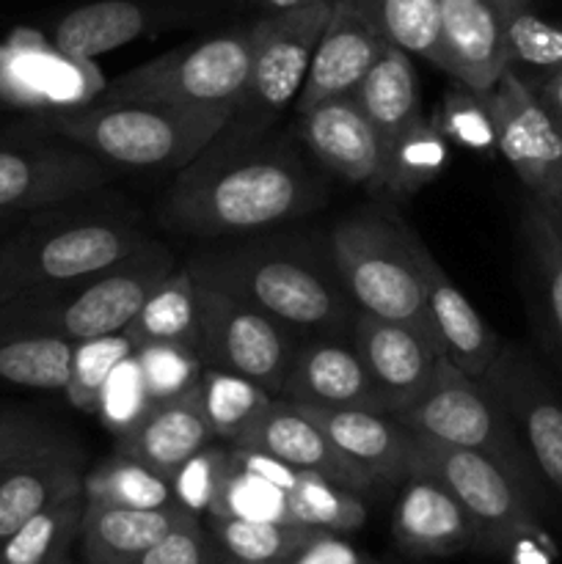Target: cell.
<instances>
[{
	"label": "cell",
	"instance_id": "cell-45",
	"mask_svg": "<svg viewBox=\"0 0 562 564\" xmlns=\"http://www.w3.org/2000/svg\"><path fill=\"white\" fill-rule=\"evenodd\" d=\"M218 560L220 551L213 534L198 523V518H191L130 564H215Z\"/></svg>",
	"mask_w": 562,
	"mask_h": 564
},
{
	"label": "cell",
	"instance_id": "cell-9",
	"mask_svg": "<svg viewBox=\"0 0 562 564\" xmlns=\"http://www.w3.org/2000/svg\"><path fill=\"white\" fill-rule=\"evenodd\" d=\"M439 479L472 518L479 549L507 551L540 529V505L490 457L411 433V468Z\"/></svg>",
	"mask_w": 562,
	"mask_h": 564
},
{
	"label": "cell",
	"instance_id": "cell-39",
	"mask_svg": "<svg viewBox=\"0 0 562 564\" xmlns=\"http://www.w3.org/2000/svg\"><path fill=\"white\" fill-rule=\"evenodd\" d=\"M209 518H246V521H287V490L259 474L237 466L229 455V474L224 479ZM290 523V521H287Z\"/></svg>",
	"mask_w": 562,
	"mask_h": 564
},
{
	"label": "cell",
	"instance_id": "cell-37",
	"mask_svg": "<svg viewBox=\"0 0 562 564\" xmlns=\"http://www.w3.org/2000/svg\"><path fill=\"white\" fill-rule=\"evenodd\" d=\"M136 352L130 336L121 334L99 336V339L77 341L72 356L69 383H66V400L72 408L83 413H97L102 402L105 386L114 378L116 369Z\"/></svg>",
	"mask_w": 562,
	"mask_h": 564
},
{
	"label": "cell",
	"instance_id": "cell-54",
	"mask_svg": "<svg viewBox=\"0 0 562 564\" xmlns=\"http://www.w3.org/2000/svg\"><path fill=\"white\" fill-rule=\"evenodd\" d=\"M3 220H6V213H0V224H3Z\"/></svg>",
	"mask_w": 562,
	"mask_h": 564
},
{
	"label": "cell",
	"instance_id": "cell-21",
	"mask_svg": "<svg viewBox=\"0 0 562 564\" xmlns=\"http://www.w3.org/2000/svg\"><path fill=\"white\" fill-rule=\"evenodd\" d=\"M281 400L317 408H367L389 413L356 347L317 341L295 350Z\"/></svg>",
	"mask_w": 562,
	"mask_h": 564
},
{
	"label": "cell",
	"instance_id": "cell-38",
	"mask_svg": "<svg viewBox=\"0 0 562 564\" xmlns=\"http://www.w3.org/2000/svg\"><path fill=\"white\" fill-rule=\"evenodd\" d=\"M523 237L543 284L551 334L562 352V224L538 202H532L523 213Z\"/></svg>",
	"mask_w": 562,
	"mask_h": 564
},
{
	"label": "cell",
	"instance_id": "cell-50",
	"mask_svg": "<svg viewBox=\"0 0 562 564\" xmlns=\"http://www.w3.org/2000/svg\"><path fill=\"white\" fill-rule=\"evenodd\" d=\"M273 11H287V9H295V6L309 3V0H264Z\"/></svg>",
	"mask_w": 562,
	"mask_h": 564
},
{
	"label": "cell",
	"instance_id": "cell-44",
	"mask_svg": "<svg viewBox=\"0 0 562 564\" xmlns=\"http://www.w3.org/2000/svg\"><path fill=\"white\" fill-rule=\"evenodd\" d=\"M149 405H152V400H149L147 386H143L136 352H132V356L116 369L114 378L108 380V386H105V394L97 413L121 438L127 430L136 427V424L141 422V416L149 411Z\"/></svg>",
	"mask_w": 562,
	"mask_h": 564
},
{
	"label": "cell",
	"instance_id": "cell-51",
	"mask_svg": "<svg viewBox=\"0 0 562 564\" xmlns=\"http://www.w3.org/2000/svg\"><path fill=\"white\" fill-rule=\"evenodd\" d=\"M494 3L499 11H510V9H529L532 0H494Z\"/></svg>",
	"mask_w": 562,
	"mask_h": 564
},
{
	"label": "cell",
	"instance_id": "cell-6",
	"mask_svg": "<svg viewBox=\"0 0 562 564\" xmlns=\"http://www.w3.org/2000/svg\"><path fill=\"white\" fill-rule=\"evenodd\" d=\"M147 246L127 220H64L0 242V306L83 284Z\"/></svg>",
	"mask_w": 562,
	"mask_h": 564
},
{
	"label": "cell",
	"instance_id": "cell-35",
	"mask_svg": "<svg viewBox=\"0 0 562 564\" xmlns=\"http://www.w3.org/2000/svg\"><path fill=\"white\" fill-rule=\"evenodd\" d=\"M287 521L298 527H312L320 532L347 534L367 521V507L358 494L320 477L301 471L295 485L287 490Z\"/></svg>",
	"mask_w": 562,
	"mask_h": 564
},
{
	"label": "cell",
	"instance_id": "cell-32",
	"mask_svg": "<svg viewBox=\"0 0 562 564\" xmlns=\"http://www.w3.org/2000/svg\"><path fill=\"white\" fill-rule=\"evenodd\" d=\"M209 534L224 556L240 564H295L320 529L287 521L209 518Z\"/></svg>",
	"mask_w": 562,
	"mask_h": 564
},
{
	"label": "cell",
	"instance_id": "cell-8",
	"mask_svg": "<svg viewBox=\"0 0 562 564\" xmlns=\"http://www.w3.org/2000/svg\"><path fill=\"white\" fill-rule=\"evenodd\" d=\"M187 270L292 328H334L347 314L339 292L312 264L287 253H215Z\"/></svg>",
	"mask_w": 562,
	"mask_h": 564
},
{
	"label": "cell",
	"instance_id": "cell-3",
	"mask_svg": "<svg viewBox=\"0 0 562 564\" xmlns=\"http://www.w3.org/2000/svg\"><path fill=\"white\" fill-rule=\"evenodd\" d=\"M174 270L171 253L147 242L130 259L83 284L3 303L0 336L47 334L77 345L121 334Z\"/></svg>",
	"mask_w": 562,
	"mask_h": 564
},
{
	"label": "cell",
	"instance_id": "cell-1",
	"mask_svg": "<svg viewBox=\"0 0 562 564\" xmlns=\"http://www.w3.org/2000/svg\"><path fill=\"white\" fill-rule=\"evenodd\" d=\"M231 108L160 102H88L39 119L44 132L77 143L110 169L180 171L193 165L231 121Z\"/></svg>",
	"mask_w": 562,
	"mask_h": 564
},
{
	"label": "cell",
	"instance_id": "cell-34",
	"mask_svg": "<svg viewBox=\"0 0 562 564\" xmlns=\"http://www.w3.org/2000/svg\"><path fill=\"white\" fill-rule=\"evenodd\" d=\"M75 341L47 334L0 336V380L36 391H66Z\"/></svg>",
	"mask_w": 562,
	"mask_h": 564
},
{
	"label": "cell",
	"instance_id": "cell-41",
	"mask_svg": "<svg viewBox=\"0 0 562 564\" xmlns=\"http://www.w3.org/2000/svg\"><path fill=\"white\" fill-rule=\"evenodd\" d=\"M507 61L556 69L562 66V25L534 14L532 9L501 11Z\"/></svg>",
	"mask_w": 562,
	"mask_h": 564
},
{
	"label": "cell",
	"instance_id": "cell-12",
	"mask_svg": "<svg viewBox=\"0 0 562 564\" xmlns=\"http://www.w3.org/2000/svg\"><path fill=\"white\" fill-rule=\"evenodd\" d=\"M334 11V0H309L273 11L251 25V77L231 119L248 116L251 124L284 110L301 94L314 47ZM248 124V127H251Z\"/></svg>",
	"mask_w": 562,
	"mask_h": 564
},
{
	"label": "cell",
	"instance_id": "cell-33",
	"mask_svg": "<svg viewBox=\"0 0 562 564\" xmlns=\"http://www.w3.org/2000/svg\"><path fill=\"white\" fill-rule=\"evenodd\" d=\"M86 496L75 494L22 523L0 543V564H58L80 540Z\"/></svg>",
	"mask_w": 562,
	"mask_h": 564
},
{
	"label": "cell",
	"instance_id": "cell-7",
	"mask_svg": "<svg viewBox=\"0 0 562 564\" xmlns=\"http://www.w3.org/2000/svg\"><path fill=\"white\" fill-rule=\"evenodd\" d=\"M251 77V28L160 55L102 88L94 102H160L237 110Z\"/></svg>",
	"mask_w": 562,
	"mask_h": 564
},
{
	"label": "cell",
	"instance_id": "cell-42",
	"mask_svg": "<svg viewBox=\"0 0 562 564\" xmlns=\"http://www.w3.org/2000/svg\"><path fill=\"white\" fill-rule=\"evenodd\" d=\"M229 474V446H204L187 463L176 468L174 479V496L176 505L185 507L193 516L213 510L215 499H218L224 479Z\"/></svg>",
	"mask_w": 562,
	"mask_h": 564
},
{
	"label": "cell",
	"instance_id": "cell-31",
	"mask_svg": "<svg viewBox=\"0 0 562 564\" xmlns=\"http://www.w3.org/2000/svg\"><path fill=\"white\" fill-rule=\"evenodd\" d=\"M196 394L213 435L229 446L240 444L275 400L253 380L215 367H204L196 383Z\"/></svg>",
	"mask_w": 562,
	"mask_h": 564
},
{
	"label": "cell",
	"instance_id": "cell-36",
	"mask_svg": "<svg viewBox=\"0 0 562 564\" xmlns=\"http://www.w3.org/2000/svg\"><path fill=\"white\" fill-rule=\"evenodd\" d=\"M369 9L386 42L444 69L441 0H369Z\"/></svg>",
	"mask_w": 562,
	"mask_h": 564
},
{
	"label": "cell",
	"instance_id": "cell-29",
	"mask_svg": "<svg viewBox=\"0 0 562 564\" xmlns=\"http://www.w3.org/2000/svg\"><path fill=\"white\" fill-rule=\"evenodd\" d=\"M132 345H182L198 350L202 314H198V281L187 268L174 270L149 295L141 312L125 328Z\"/></svg>",
	"mask_w": 562,
	"mask_h": 564
},
{
	"label": "cell",
	"instance_id": "cell-26",
	"mask_svg": "<svg viewBox=\"0 0 562 564\" xmlns=\"http://www.w3.org/2000/svg\"><path fill=\"white\" fill-rule=\"evenodd\" d=\"M353 99L378 132L386 154V174H389V160L395 149L422 121L419 77L411 55L395 44H386L372 69L356 86Z\"/></svg>",
	"mask_w": 562,
	"mask_h": 564
},
{
	"label": "cell",
	"instance_id": "cell-10",
	"mask_svg": "<svg viewBox=\"0 0 562 564\" xmlns=\"http://www.w3.org/2000/svg\"><path fill=\"white\" fill-rule=\"evenodd\" d=\"M196 281L202 314L198 356L204 367L242 375L273 397L281 394L295 350L279 319L220 286Z\"/></svg>",
	"mask_w": 562,
	"mask_h": 564
},
{
	"label": "cell",
	"instance_id": "cell-5",
	"mask_svg": "<svg viewBox=\"0 0 562 564\" xmlns=\"http://www.w3.org/2000/svg\"><path fill=\"white\" fill-rule=\"evenodd\" d=\"M402 427L422 438L463 446L499 463L540 507L545 505L549 488L540 479L532 457L523 449L510 416L496 400L494 391L477 378L463 375L446 356L439 358L435 383L411 408L391 413Z\"/></svg>",
	"mask_w": 562,
	"mask_h": 564
},
{
	"label": "cell",
	"instance_id": "cell-20",
	"mask_svg": "<svg viewBox=\"0 0 562 564\" xmlns=\"http://www.w3.org/2000/svg\"><path fill=\"white\" fill-rule=\"evenodd\" d=\"M444 72L483 97L510 69L501 11L494 0H441Z\"/></svg>",
	"mask_w": 562,
	"mask_h": 564
},
{
	"label": "cell",
	"instance_id": "cell-40",
	"mask_svg": "<svg viewBox=\"0 0 562 564\" xmlns=\"http://www.w3.org/2000/svg\"><path fill=\"white\" fill-rule=\"evenodd\" d=\"M136 358L152 405L154 402L174 400V397L196 389L198 378L204 372V361L198 350L182 345L138 347Z\"/></svg>",
	"mask_w": 562,
	"mask_h": 564
},
{
	"label": "cell",
	"instance_id": "cell-24",
	"mask_svg": "<svg viewBox=\"0 0 562 564\" xmlns=\"http://www.w3.org/2000/svg\"><path fill=\"white\" fill-rule=\"evenodd\" d=\"M419 264L424 275L428 317L441 352L468 378H483L501 350V341L488 328L468 297L450 281L441 264L419 246Z\"/></svg>",
	"mask_w": 562,
	"mask_h": 564
},
{
	"label": "cell",
	"instance_id": "cell-15",
	"mask_svg": "<svg viewBox=\"0 0 562 564\" xmlns=\"http://www.w3.org/2000/svg\"><path fill=\"white\" fill-rule=\"evenodd\" d=\"M353 347L378 386L389 413L406 411L428 394L435 383L439 358L444 356L428 330L367 312H358Z\"/></svg>",
	"mask_w": 562,
	"mask_h": 564
},
{
	"label": "cell",
	"instance_id": "cell-46",
	"mask_svg": "<svg viewBox=\"0 0 562 564\" xmlns=\"http://www.w3.org/2000/svg\"><path fill=\"white\" fill-rule=\"evenodd\" d=\"M61 441H64L61 435H55L44 424L33 422V419L11 411H0V463L47 449V446L61 444Z\"/></svg>",
	"mask_w": 562,
	"mask_h": 564
},
{
	"label": "cell",
	"instance_id": "cell-14",
	"mask_svg": "<svg viewBox=\"0 0 562 564\" xmlns=\"http://www.w3.org/2000/svg\"><path fill=\"white\" fill-rule=\"evenodd\" d=\"M110 165L77 143H0V213L53 207L110 182Z\"/></svg>",
	"mask_w": 562,
	"mask_h": 564
},
{
	"label": "cell",
	"instance_id": "cell-4",
	"mask_svg": "<svg viewBox=\"0 0 562 564\" xmlns=\"http://www.w3.org/2000/svg\"><path fill=\"white\" fill-rule=\"evenodd\" d=\"M331 259L358 312L430 328L419 242L378 213L345 218L331 231Z\"/></svg>",
	"mask_w": 562,
	"mask_h": 564
},
{
	"label": "cell",
	"instance_id": "cell-56",
	"mask_svg": "<svg viewBox=\"0 0 562 564\" xmlns=\"http://www.w3.org/2000/svg\"><path fill=\"white\" fill-rule=\"evenodd\" d=\"M560 224H562V215H560Z\"/></svg>",
	"mask_w": 562,
	"mask_h": 564
},
{
	"label": "cell",
	"instance_id": "cell-11",
	"mask_svg": "<svg viewBox=\"0 0 562 564\" xmlns=\"http://www.w3.org/2000/svg\"><path fill=\"white\" fill-rule=\"evenodd\" d=\"M485 102L494 141L518 180L529 187L532 202L560 220L562 215V130L534 88L510 69L499 77Z\"/></svg>",
	"mask_w": 562,
	"mask_h": 564
},
{
	"label": "cell",
	"instance_id": "cell-19",
	"mask_svg": "<svg viewBox=\"0 0 562 564\" xmlns=\"http://www.w3.org/2000/svg\"><path fill=\"white\" fill-rule=\"evenodd\" d=\"M301 135L309 152L342 180L369 187L386 185L383 147L353 94L301 110Z\"/></svg>",
	"mask_w": 562,
	"mask_h": 564
},
{
	"label": "cell",
	"instance_id": "cell-18",
	"mask_svg": "<svg viewBox=\"0 0 562 564\" xmlns=\"http://www.w3.org/2000/svg\"><path fill=\"white\" fill-rule=\"evenodd\" d=\"M391 532L395 543L417 560H446L479 549L477 529L461 501L439 479L419 471L402 479Z\"/></svg>",
	"mask_w": 562,
	"mask_h": 564
},
{
	"label": "cell",
	"instance_id": "cell-30",
	"mask_svg": "<svg viewBox=\"0 0 562 564\" xmlns=\"http://www.w3.org/2000/svg\"><path fill=\"white\" fill-rule=\"evenodd\" d=\"M83 496L88 505L163 510L174 507V479L136 457L116 449L108 460L83 474Z\"/></svg>",
	"mask_w": 562,
	"mask_h": 564
},
{
	"label": "cell",
	"instance_id": "cell-53",
	"mask_svg": "<svg viewBox=\"0 0 562 564\" xmlns=\"http://www.w3.org/2000/svg\"><path fill=\"white\" fill-rule=\"evenodd\" d=\"M58 564H75V562H72V560H69V556H66V560H64V562H58Z\"/></svg>",
	"mask_w": 562,
	"mask_h": 564
},
{
	"label": "cell",
	"instance_id": "cell-17",
	"mask_svg": "<svg viewBox=\"0 0 562 564\" xmlns=\"http://www.w3.org/2000/svg\"><path fill=\"white\" fill-rule=\"evenodd\" d=\"M237 446L257 449L273 460L287 463L295 471L320 474L353 494L372 488V477L353 463L295 402L273 400L270 411L251 427Z\"/></svg>",
	"mask_w": 562,
	"mask_h": 564
},
{
	"label": "cell",
	"instance_id": "cell-28",
	"mask_svg": "<svg viewBox=\"0 0 562 564\" xmlns=\"http://www.w3.org/2000/svg\"><path fill=\"white\" fill-rule=\"evenodd\" d=\"M149 25L143 6L132 0H97L72 9L53 28V47L75 61H91L136 42Z\"/></svg>",
	"mask_w": 562,
	"mask_h": 564
},
{
	"label": "cell",
	"instance_id": "cell-43",
	"mask_svg": "<svg viewBox=\"0 0 562 564\" xmlns=\"http://www.w3.org/2000/svg\"><path fill=\"white\" fill-rule=\"evenodd\" d=\"M441 163H444V143H441L435 127L422 119L391 154L386 185L397 187V191H411L439 174Z\"/></svg>",
	"mask_w": 562,
	"mask_h": 564
},
{
	"label": "cell",
	"instance_id": "cell-27",
	"mask_svg": "<svg viewBox=\"0 0 562 564\" xmlns=\"http://www.w3.org/2000/svg\"><path fill=\"white\" fill-rule=\"evenodd\" d=\"M191 518L198 516L180 505L163 510H127L86 501L80 527L83 564H130Z\"/></svg>",
	"mask_w": 562,
	"mask_h": 564
},
{
	"label": "cell",
	"instance_id": "cell-22",
	"mask_svg": "<svg viewBox=\"0 0 562 564\" xmlns=\"http://www.w3.org/2000/svg\"><path fill=\"white\" fill-rule=\"evenodd\" d=\"M292 402V400H290ZM372 482H402L411 468V430L391 413L367 408H317L295 402Z\"/></svg>",
	"mask_w": 562,
	"mask_h": 564
},
{
	"label": "cell",
	"instance_id": "cell-48",
	"mask_svg": "<svg viewBox=\"0 0 562 564\" xmlns=\"http://www.w3.org/2000/svg\"><path fill=\"white\" fill-rule=\"evenodd\" d=\"M540 540H543V534L538 532H529V534H521L518 540H512V545L507 551H510V564H549V554H545V549L540 545Z\"/></svg>",
	"mask_w": 562,
	"mask_h": 564
},
{
	"label": "cell",
	"instance_id": "cell-47",
	"mask_svg": "<svg viewBox=\"0 0 562 564\" xmlns=\"http://www.w3.org/2000/svg\"><path fill=\"white\" fill-rule=\"evenodd\" d=\"M364 560L350 549L347 543H342L334 532H323L317 540L303 549V554L298 556L295 564H361Z\"/></svg>",
	"mask_w": 562,
	"mask_h": 564
},
{
	"label": "cell",
	"instance_id": "cell-2",
	"mask_svg": "<svg viewBox=\"0 0 562 564\" xmlns=\"http://www.w3.org/2000/svg\"><path fill=\"white\" fill-rule=\"evenodd\" d=\"M171 191L165 220L193 235H246L295 218L314 198L301 165L281 154L198 158Z\"/></svg>",
	"mask_w": 562,
	"mask_h": 564
},
{
	"label": "cell",
	"instance_id": "cell-49",
	"mask_svg": "<svg viewBox=\"0 0 562 564\" xmlns=\"http://www.w3.org/2000/svg\"><path fill=\"white\" fill-rule=\"evenodd\" d=\"M540 97V102L545 105V110L551 113V119L556 121V127L562 130V66L551 69V75L545 77L540 91H534Z\"/></svg>",
	"mask_w": 562,
	"mask_h": 564
},
{
	"label": "cell",
	"instance_id": "cell-57",
	"mask_svg": "<svg viewBox=\"0 0 562 564\" xmlns=\"http://www.w3.org/2000/svg\"><path fill=\"white\" fill-rule=\"evenodd\" d=\"M0 108H3V105H0Z\"/></svg>",
	"mask_w": 562,
	"mask_h": 564
},
{
	"label": "cell",
	"instance_id": "cell-13",
	"mask_svg": "<svg viewBox=\"0 0 562 564\" xmlns=\"http://www.w3.org/2000/svg\"><path fill=\"white\" fill-rule=\"evenodd\" d=\"M479 380L501 402L540 479L562 507V400L516 347H501Z\"/></svg>",
	"mask_w": 562,
	"mask_h": 564
},
{
	"label": "cell",
	"instance_id": "cell-16",
	"mask_svg": "<svg viewBox=\"0 0 562 564\" xmlns=\"http://www.w3.org/2000/svg\"><path fill=\"white\" fill-rule=\"evenodd\" d=\"M386 44L389 42L375 22L369 0H334L331 20L314 47L306 80L298 94V110L356 91Z\"/></svg>",
	"mask_w": 562,
	"mask_h": 564
},
{
	"label": "cell",
	"instance_id": "cell-23",
	"mask_svg": "<svg viewBox=\"0 0 562 564\" xmlns=\"http://www.w3.org/2000/svg\"><path fill=\"white\" fill-rule=\"evenodd\" d=\"M75 494H83V460L64 441L0 463V543L33 516Z\"/></svg>",
	"mask_w": 562,
	"mask_h": 564
},
{
	"label": "cell",
	"instance_id": "cell-25",
	"mask_svg": "<svg viewBox=\"0 0 562 564\" xmlns=\"http://www.w3.org/2000/svg\"><path fill=\"white\" fill-rule=\"evenodd\" d=\"M213 441L215 435L198 405L196 389H191L174 400L149 405L141 422L121 435L116 449L174 477L182 463Z\"/></svg>",
	"mask_w": 562,
	"mask_h": 564
},
{
	"label": "cell",
	"instance_id": "cell-55",
	"mask_svg": "<svg viewBox=\"0 0 562 564\" xmlns=\"http://www.w3.org/2000/svg\"><path fill=\"white\" fill-rule=\"evenodd\" d=\"M361 564H378V562H367V560H364V562H361Z\"/></svg>",
	"mask_w": 562,
	"mask_h": 564
},
{
	"label": "cell",
	"instance_id": "cell-52",
	"mask_svg": "<svg viewBox=\"0 0 562 564\" xmlns=\"http://www.w3.org/2000/svg\"><path fill=\"white\" fill-rule=\"evenodd\" d=\"M215 564H240V562H235V560H229V556H224V554H220V560L215 562Z\"/></svg>",
	"mask_w": 562,
	"mask_h": 564
}]
</instances>
